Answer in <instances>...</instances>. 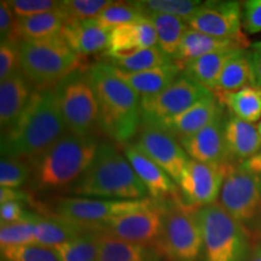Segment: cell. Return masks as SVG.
Instances as JSON below:
<instances>
[{"mask_svg":"<svg viewBox=\"0 0 261 261\" xmlns=\"http://www.w3.org/2000/svg\"><path fill=\"white\" fill-rule=\"evenodd\" d=\"M133 4L138 6L143 12L175 16L188 22L202 5V2H197V0H137V2H133Z\"/></svg>","mask_w":261,"mask_h":261,"instance_id":"cell-34","label":"cell"},{"mask_svg":"<svg viewBox=\"0 0 261 261\" xmlns=\"http://www.w3.org/2000/svg\"><path fill=\"white\" fill-rule=\"evenodd\" d=\"M256 230H257V231H259V232L261 233V224L259 225V227H257V228H256Z\"/></svg>","mask_w":261,"mask_h":261,"instance_id":"cell-51","label":"cell"},{"mask_svg":"<svg viewBox=\"0 0 261 261\" xmlns=\"http://www.w3.org/2000/svg\"><path fill=\"white\" fill-rule=\"evenodd\" d=\"M145 17L150 19L158 34V46L172 60L177 56L182 39L190 27L184 19L175 16L144 12Z\"/></svg>","mask_w":261,"mask_h":261,"instance_id":"cell-29","label":"cell"},{"mask_svg":"<svg viewBox=\"0 0 261 261\" xmlns=\"http://www.w3.org/2000/svg\"><path fill=\"white\" fill-rule=\"evenodd\" d=\"M99 236L100 233L97 231H89L54 249L60 261H98Z\"/></svg>","mask_w":261,"mask_h":261,"instance_id":"cell-33","label":"cell"},{"mask_svg":"<svg viewBox=\"0 0 261 261\" xmlns=\"http://www.w3.org/2000/svg\"><path fill=\"white\" fill-rule=\"evenodd\" d=\"M253 85V73L247 50H237L225 64L214 93L234 92Z\"/></svg>","mask_w":261,"mask_h":261,"instance_id":"cell-31","label":"cell"},{"mask_svg":"<svg viewBox=\"0 0 261 261\" xmlns=\"http://www.w3.org/2000/svg\"><path fill=\"white\" fill-rule=\"evenodd\" d=\"M188 24L194 31L215 38L246 37L242 33V6L241 3L232 0L202 3Z\"/></svg>","mask_w":261,"mask_h":261,"instance_id":"cell-15","label":"cell"},{"mask_svg":"<svg viewBox=\"0 0 261 261\" xmlns=\"http://www.w3.org/2000/svg\"><path fill=\"white\" fill-rule=\"evenodd\" d=\"M67 133L56 87L35 90L17 122L2 133V155L32 166Z\"/></svg>","mask_w":261,"mask_h":261,"instance_id":"cell-1","label":"cell"},{"mask_svg":"<svg viewBox=\"0 0 261 261\" xmlns=\"http://www.w3.org/2000/svg\"><path fill=\"white\" fill-rule=\"evenodd\" d=\"M19 70V55L15 42L2 41L0 44V81H5Z\"/></svg>","mask_w":261,"mask_h":261,"instance_id":"cell-41","label":"cell"},{"mask_svg":"<svg viewBox=\"0 0 261 261\" xmlns=\"http://www.w3.org/2000/svg\"><path fill=\"white\" fill-rule=\"evenodd\" d=\"M110 68L113 73L138 93L140 98L151 97L160 93L182 73L180 67L174 62L143 71H123L112 65Z\"/></svg>","mask_w":261,"mask_h":261,"instance_id":"cell-24","label":"cell"},{"mask_svg":"<svg viewBox=\"0 0 261 261\" xmlns=\"http://www.w3.org/2000/svg\"><path fill=\"white\" fill-rule=\"evenodd\" d=\"M10 8L17 18L46 14L61 9V3L56 0H8Z\"/></svg>","mask_w":261,"mask_h":261,"instance_id":"cell-40","label":"cell"},{"mask_svg":"<svg viewBox=\"0 0 261 261\" xmlns=\"http://www.w3.org/2000/svg\"><path fill=\"white\" fill-rule=\"evenodd\" d=\"M16 17L10 8L8 0L0 2V38L2 41H10L16 44Z\"/></svg>","mask_w":261,"mask_h":261,"instance_id":"cell-44","label":"cell"},{"mask_svg":"<svg viewBox=\"0 0 261 261\" xmlns=\"http://www.w3.org/2000/svg\"><path fill=\"white\" fill-rule=\"evenodd\" d=\"M32 197L25 191L19 190V189L11 188H2L0 187V203L4 204L6 202H29Z\"/></svg>","mask_w":261,"mask_h":261,"instance_id":"cell-45","label":"cell"},{"mask_svg":"<svg viewBox=\"0 0 261 261\" xmlns=\"http://www.w3.org/2000/svg\"><path fill=\"white\" fill-rule=\"evenodd\" d=\"M86 68L74 71L56 86L68 132L77 136L91 135V129L98 123L97 98L85 73Z\"/></svg>","mask_w":261,"mask_h":261,"instance_id":"cell-10","label":"cell"},{"mask_svg":"<svg viewBox=\"0 0 261 261\" xmlns=\"http://www.w3.org/2000/svg\"><path fill=\"white\" fill-rule=\"evenodd\" d=\"M89 231L77 225L68 223L56 215L52 217L39 215L34 223L35 244L48 248H55L60 244L69 242Z\"/></svg>","mask_w":261,"mask_h":261,"instance_id":"cell-27","label":"cell"},{"mask_svg":"<svg viewBox=\"0 0 261 261\" xmlns=\"http://www.w3.org/2000/svg\"><path fill=\"white\" fill-rule=\"evenodd\" d=\"M123 152L132 168L135 169L136 174L145 187L150 198L159 202H168L181 198L177 182L135 145H126Z\"/></svg>","mask_w":261,"mask_h":261,"instance_id":"cell-17","label":"cell"},{"mask_svg":"<svg viewBox=\"0 0 261 261\" xmlns=\"http://www.w3.org/2000/svg\"><path fill=\"white\" fill-rule=\"evenodd\" d=\"M102 57L104 63L123 71H143L173 62L172 58H169L159 46L145 48L129 55H122V56L102 54L100 58Z\"/></svg>","mask_w":261,"mask_h":261,"instance_id":"cell-32","label":"cell"},{"mask_svg":"<svg viewBox=\"0 0 261 261\" xmlns=\"http://www.w3.org/2000/svg\"><path fill=\"white\" fill-rule=\"evenodd\" d=\"M240 165L246 169H248V171L261 175V150L255 156H253L252 159L247 160V161H244L243 163H240Z\"/></svg>","mask_w":261,"mask_h":261,"instance_id":"cell-47","label":"cell"},{"mask_svg":"<svg viewBox=\"0 0 261 261\" xmlns=\"http://www.w3.org/2000/svg\"><path fill=\"white\" fill-rule=\"evenodd\" d=\"M112 3L110 0H63L61 9L69 21L92 19L97 18Z\"/></svg>","mask_w":261,"mask_h":261,"instance_id":"cell-39","label":"cell"},{"mask_svg":"<svg viewBox=\"0 0 261 261\" xmlns=\"http://www.w3.org/2000/svg\"><path fill=\"white\" fill-rule=\"evenodd\" d=\"M197 217L203 236L201 261H249L253 248L248 228L219 203L198 208Z\"/></svg>","mask_w":261,"mask_h":261,"instance_id":"cell-6","label":"cell"},{"mask_svg":"<svg viewBox=\"0 0 261 261\" xmlns=\"http://www.w3.org/2000/svg\"><path fill=\"white\" fill-rule=\"evenodd\" d=\"M2 261H60L56 250L39 244L2 248Z\"/></svg>","mask_w":261,"mask_h":261,"instance_id":"cell-37","label":"cell"},{"mask_svg":"<svg viewBox=\"0 0 261 261\" xmlns=\"http://www.w3.org/2000/svg\"><path fill=\"white\" fill-rule=\"evenodd\" d=\"M85 73L97 98L98 125L117 144H130L142 125V98L104 62L87 65Z\"/></svg>","mask_w":261,"mask_h":261,"instance_id":"cell-2","label":"cell"},{"mask_svg":"<svg viewBox=\"0 0 261 261\" xmlns=\"http://www.w3.org/2000/svg\"><path fill=\"white\" fill-rule=\"evenodd\" d=\"M248 46L249 41L246 37L234 39L215 38L190 28L185 33V37L173 62L182 70L190 62L208 54L225 50H247Z\"/></svg>","mask_w":261,"mask_h":261,"instance_id":"cell-21","label":"cell"},{"mask_svg":"<svg viewBox=\"0 0 261 261\" xmlns=\"http://www.w3.org/2000/svg\"><path fill=\"white\" fill-rule=\"evenodd\" d=\"M166 202L156 201L143 210L112 219L97 228V232L158 249L165 224Z\"/></svg>","mask_w":261,"mask_h":261,"instance_id":"cell-12","label":"cell"},{"mask_svg":"<svg viewBox=\"0 0 261 261\" xmlns=\"http://www.w3.org/2000/svg\"><path fill=\"white\" fill-rule=\"evenodd\" d=\"M155 46H158V34L150 19L144 16L132 23L114 28L110 33L109 46L103 54L122 56Z\"/></svg>","mask_w":261,"mask_h":261,"instance_id":"cell-22","label":"cell"},{"mask_svg":"<svg viewBox=\"0 0 261 261\" xmlns=\"http://www.w3.org/2000/svg\"><path fill=\"white\" fill-rule=\"evenodd\" d=\"M228 165H208L189 160L178 182L182 201L195 210L217 203Z\"/></svg>","mask_w":261,"mask_h":261,"instance_id":"cell-14","label":"cell"},{"mask_svg":"<svg viewBox=\"0 0 261 261\" xmlns=\"http://www.w3.org/2000/svg\"><path fill=\"white\" fill-rule=\"evenodd\" d=\"M252 48L253 50H257V51H261V41H256L252 44Z\"/></svg>","mask_w":261,"mask_h":261,"instance_id":"cell-49","label":"cell"},{"mask_svg":"<svg viewBox=\"0 0 261 261\" xmlns=\"http://www.w3.org/2000/svg\"><path fill=\"white\" fill-rule=\"evenodd\" d=\"M249 261H261V243L253 249L252 255L249 257Z\"/></svg>","mask_w":261,"mask_h":261,"instance_id":"cell-48","label":"cell"},{"mask_svg":"<svg viewBox=\"0 0 261 261\" xmlns=\"http://www.w3.org/2000/svg\"><path fill=\"white\" fill-rule=\"evenodd\" d=\"M35 87L29 83L21 69L5 81L0 83V126L2 133L6 132L17 122L25 107L35 92Z\"/></svg>","mask_w":261,"mask_h":261,"instance_id":"cell-20","label":"cell"},{"mask_svg":"<svg viewBox=\"0 0 261 261\" xmlns=\"http://www.w3.org/2000/svg\"><path fill=\"white\" fill-rule=\"evenodd\" d=\"M211 93L213 92L181 73L160 93L142 98V123L159 125L185 112Z\"/></svg>","mask_w":261,"mask_h":261,"instance_id":"cell-11","label":"cell"},{"mask_svg":"<svg viewBox=\"0 0 261 261\" xmlns=\"http://www.w3.org/2000/svg\"><path fill=\"white\" fill-rule=\"evenodd\" d=\"M70 191L81 197L107 200L150 198L125 152L109 142L99 143L92 162Z\"/></svg>","mask_w":261,"mask_h":261,"instance_id":"cell-3","label":"cell"},{"mask_svg":"<svg viewBox=\"0 0 261 261\" xmlns=\"http://www.w3.org/2000/svg\"><path fill=\"white\" fill-rule=\"evenodd\" d=\"M236 51L237 50H225L205 55L190 62L182 69V73L214 93L225 64Z\"/></svg>","mask_w":261,"mask_h":261,"instance_id":"cell-30","label":"cell"},{"mask_svg":"<svg viewBox=\"0 0 261 261\" xmlns=\"http://www.w3.org/2000/svg\"><path fill=\"white\" fill-rule=\"evenodd\" d=\"M218 203L243 226L257 228L261 224V175L240 163H230Z\"/></svg>","mask_w":261,"mask_h":261,"instance_id":"cell-8","label":"cell"},{"mask_svg":"<svg viewBox=\"0 0 261 261\" xmlns=\"http://www.w3.org/2000/svg\"><path fill=\"white\" fill-rule=\"evenodd\" d=\"M144 16V12L133 4V2H113L96 19L107 28L114 29L138 21Z\"/></svg>","mask_w":261,"mask_h":261,"instance_id":"cell-35","label":"cell"},{"mask_svg":"<svg viewBox=\"0 0 261 261\" xmlns=\"http://www.w3.org/2000/svg\"><path fill=\"white\" fill-rule=\"evenodd\" d=\"M224 110V106L219 102L214 93L202 98L197 103L171 119L160 122L161 128L168 130L175 138L181 139L184 137L195 135L208 123H211Z\"/></svg>","mask_w":261,"mask_h":261,"instance_id":"cell-19","label":"cell"},{"mask_svg":"<svg viewBox=\"0 0 261 261\" xmlns=\"http://www.w3.org/2000/svg\"><path fill=\"white\" fill-rule=\"evenodd\" d=\"M34 223L21 221V223L3 224L0 227V247L9 248L35 244Z\"/></svg>","mask_w":261,"mask_h":261,"instance_id":"cell-38","label":"cell"},{"mask_svg":"<svg viewBox=\"0 0 261 261\" xmlns=\"http://www.w3.org/2000/svg\"><path fill=\"white\" fill-rule=\"evenodd\" d=\"M133 145L160 166L178 185L190 160L178 138L161 127L142 123Z\"/></svg>","mask_w":261,"mask_h":261,"instance_id":"cell-13","label":"cell"},{"mask_svg":"<svg viewBox=\"0 0 261 261\" xmlns=\"http://www.w3.org/2000/svg\"><path fill=\"white\" fill-rule=\"evenodd\" d=\"M214 94L227 108V112L238 119L249 123H255L261 119V90L254 85L234 92Z\"/></svg>","mask_w":261,"mask_h":261,"instance_id":"cell-28","label":"cell"},{"mask_svg":"<svg viewBox=\"0 0 261 261\" xmlns=\"http://www.w3.org/2000/svg\"><path fill=\"white\" fill-rule=\"evenodd\" d=\"M203 249L197 210L182 198L166 202L165 224L158 250L169 261H200Z\"/></svg>","mask_w":261,"mask_h":261,"instance_id":"cell-7","label":"cell"},{"mask_svg":"<svg viewBox=\"0 0 261 261\" xmlns=\"http://www.w3.org/2000/svg\"><path fill=\"white\" fill-rule=\"evenodd\" d=\"M225 143L231 163H243L261 150L257 126L243 121L228 112L225 117Z\"/></svg>","mask_w":261,"mask_h":261,"instance_id":"cell-23","label":"cell"},{"mask_svg":"<svg viewBox=\"0 0 261 261\" xmlns=\"http://www.w3.org/2000/svg\"><path fill=\"white\" fill-rule=\"evenodd\" d=\"M19 69L37 90L56 87L74 71L83 69V57L76 55L62 35L16 42Z\"/></svg>","mask_w":261,"mask_h":261,"instance_id":"cell-5","label":"cell"},{"mask_svg":"<svg viewBox=\"0 0 261 261\" xmlns=\"http://www.w3.org/2000/svg\"><path fill=\"white\" fill-rule=\"evenodd\" d=\"M155 200H107L90 197H63L55 205V215L85 230L97 228L114 218L143 210L154 204Z\"/></svg>","mask_w":261,"mask_h":261,"instance_id":"cell-9","label":"cell"},{"mask_svg":"<svg viewBox=\"0 0 261 261\" xmlns=\"http://www.w3.org/2000/svg\"><path fill=\"white\" fill-rule=\"evenodd\" d=\"M67 22H69V19L62 9L31 17L17 18L16 42L19 40H39L61 35Z\"/></svg>","mask_w":261,"mask_h":261,"instance_id":"cell-25","label":"cell"},{"mask_svg":"<svg viewBox=\"0 0 261 261\" xmlns=\"http://www.w3.org/2000/svg\"><path fill=\"white\" fill-rule=\"evenodd\" d=\"M31 163L14 158H2L0 161V187L18 189L32 178Z\"/></svg>","mask_w":261,"mask_h":261,"instance_id":"cell-36","label":"cell"},{"mask_svg":"<svg viewBox=\"0 0 261 261\" xmlns=\"http://www.w3.org/2000/svg\"><path fill=\"white\" fill-rule=\"evenodd\" d=\"M158 249L100 233L98 261H162Z\"/></svg>","mask_w":261,"mask_h":261,"instance_id":"cell-26","label":"cell"},{"mask_svg":"<svg viewBox=\"0 0 261 261\" xmlns=\"http://www.w3.org/2000/svg\"><path fill=\"white\" fill-rule=\"evenodd\" d=\"M98 140L92 135L68 132L32 165V185L39 191L73 187L96 154Z\"/></svg>","mask_w":261,"mask_h":261,"instance_id":"cell-4","label":"cell"},{"mask_svg":"<svg viewBox=\"0 0 261 261\" xmlns=\"http://www.w3.org/2000/svg\"><path fill=\"white\" fill-rule=\"evenodd\" d=\"M39 218L38 214L31 213L24 210L21 202H6L0 207V221L3 224L21 223V221H33Z\"/></svg>","mask_w":261,"mask_h":261,"instance_id":"cell-42","label":"cell"},{"mask_svg":"<svg viewBox=\"0 0 261 261\" xmlns=\"http://www.w3.org/2000/svg\"><path fill=\"white\" fill-rule=\"evenodd\" d=\"M113 29L92 19H75L67 22L61 35L69 47L80 57L102 55L109 46L110 33Z\"/></svg>","mask_w":261,"mask_h":261,"instance_id":"cell-18","label":"cell"},{"mask_svg":"<svg viewBox=\"0 0 261 261\" xmlns=\"http://www.w3.org/2000/svg\"><path fill=\"white\" fill-rule=\"evenodd\" d=\"M257 129H259V133H260V137H261V121L259 122V125H257Z\"/></svg>","mask_w":261,"mask_h":261,"instance_id":"cell-50","label":"cell"},{"mask_svg":"<svg viewBox=\"0 0 261 261\" xmlns=\"http://www.w3.org/2000/svg\"><path fill=\"white\" fill-rule=\"evenodd\" d=\"M225 117L223 110L211 123L195 135L179 139L189 158L208 165H228V152L225 143Z\"/></svg>","mask_w":261,"mask_h":261,"instance_id":"cell-16","label":"cell"},{"mask_svg":"<svg viewBox=\"0 0 261 261\" xmlns=\"http://www.w3.org/2000/svg\"><path fill=\"white\" fill-rule=\"evenodd\" d=\"M249 55L250 67L253 73V85L261 90V51L250 50L248 51Z\"/></svg>","mask_w":261,"mask_h":261,"instance_id":"cell-46","label":"cell"},{"mask_svg":"<svg viewBox=\"0 0 261 261\" xmlns=\"http://www.w3.org/2000/svg\"><path fill=\"white\" fill-rule=\"evenodd\" d=\"M242 28L247 34L261 32V0H248L243 3Z\"/></svg>","mask_w":261,"mask_h":261,"instance_id":"cell-43","label":"cell"}]
</instances>
